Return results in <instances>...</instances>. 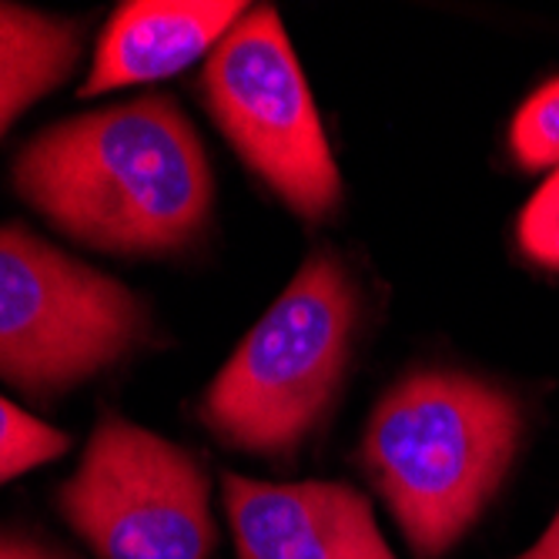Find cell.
<instances>
[{
    "mask_svg": "<svg viewBox=\"0 0 559 559\" xmlns=\"http://www.w3.org/2000/svg\"><path fill=\"white\" fill-rule=\"evenodd\" d=\"M11 178L50 225L111 255L185 251L215 205L205 144L158 94L37 131L17 151Z\"/></svg>",
    "mask_w": 559,
    "mask_h": 559,
    "instance_id": "cell-1",
    "label": "cell"
},
{
    "mask_svg": "<svg viewBox=\"0 0 559 559\" xmlns=\"http://www.w3.org/2000/svg\"><path fill=\"white\" fill-rule=\"evenodd\" d=\"M523 439L520 402L476 376L419 369L376 405L359 460L416 559H439L486 513Z\"/></svg>",
    "mask_w": 559,
    "mask_h": 559,
    "instance_id": "cell-2",
    "label": "cell"
},
{
    "mask_svg": "<svg viewBox=\"0 0 559 559\" xmlns=\"http://www.w3.org/2000/svg\"><path fill=\"white\" fill-rule=\"evenodd\" d=\"M359 292L332 248L312 251L201 399V423L251 455H292L348 369Z\"/></svg>",
    "mask_w": 559,
    "mask_h": 559,
    "instance_id": "cell-3",
    "label": "cell"
},
{
    "mask_svg": "<svg viewBox=\"0 0 559 559\" xmlns=\"http://www.w3.org/2000/svg\"><path fill=\"white\" fill-rule=\"evenodd\" d=\"M144 301L21 225H0V379L61 395L144 345Z\"/></svg>",
    "mask_w": 559,
    "mask_h": 559,
    "instance_id": "cell-4",
    "label": "cell"
},
{
    "mask_svg": "<svg viewBox=\"0 0 559 559\" xmlns=\"http://www.w3.org/2000/svg\"><path fill=\"white\" fill-rule=\"evenodd\" d=\"M205 105L245 168L301 222H325L342 175L275 8H248L205 64Z\"/></svg>",
    "mask_w": 559,
    "mask_h": 559,
    "instance_id": "cell-5",
    "label": "cell"
},
{
    "mask_svg": "<svg viewBox=\"0 0 559 559\" xmlns=\"http://www.w3.org/2000/svg\"><path fill=\"white\" fill-rule=\"evenodd\" d=\"M58 510L97 559H212L218 539L201 463L118 413L97 419Z\"/></svg>",
    "mask_w": 559,
    "mask_h": 559,
    "instance_id": "cell-6",
    "label": "cell"
},
{
    "mask_svg": "<svg viewBox=\"0 0 559 559\" xmlns=\"http://www.w3.org/2000/svg\"><path fill=\"white\" fill-rule=\"evenodd\" d=\"M238 559H399L366 492L348 483L222 476Z\"/></svg>",
    "mask_w": 559,
    "mask_h": 559,
    "instance_id": "cell-7",
    "label": "cell"
},
{
    "mask_svg": "<svg viewBox=\"0 0 559 559\" xmlns=\"http://www.w3.org/2000/svg\"><path fill=\"white\" fill-rule=\"evenodd\" d=\"M248 4L238 0H131L121 4L97 40L84 97L165 81L225 40Z\"/></svg>",
    "mask_w": 559,
    "mask_h": 559,
    "instance_id": "cell-8",
    "label": "cell"
},
{
    "mask_svg": "<svg viewBox=\"0 0 559 559\" xmlns=\"http://www.w3.org/2000/svg\"><path fill=\"white\" fill-rule=\"evenodd\" d=\"M81 37L84 27L71 17L0 4V134L71 78Z\"/></svg>",
    "mask_w": 559,
    "mask_h": 559,
    "instance_id": "cell-9",
    "label": "cell"
},
{
    "mask_svg": "<svg viewBox=\"0 0 559 559\" xmlns=\"http://www.w3.org/2000/svg\"><path fill=\"white\" fill-rule=\"evenodd\" d=\"M68 449V432L24 413L21 405L0 395V486L61 460Z\"/></svg>",
    "mask_w": 559,
    "mask_h": 559,
    "instance_id": "cell-10",
    "label": "cell"
},
{
    "mask_svg": "<svg viewBox=\"0 0 559 559\" xmlns=\"http://www.w3.org/2000/svg\"><path fill=\"white\" fill-rule=\"evenodd\" d=\"M510 151L526 171L559 168V78L523 100L510 124Z\"/></svg>",
    "mask_w": 559,
    "mask_h": 559,
    "instance_id": "cell-11",
    "label": "cell"
},
{
    "mask_svg": "<svg viewBox=\"0 0 559 559\" xmlns=\"http://www.w3.org/2000/svg\"><path fill=\"white\" fill-rule=\"evenodd\" d=\"M516 241L533 265L559 275V168L536 188L520 212Z\"/></svg>",
    "mask_w": 559,
    "mask_h": 559,
    "instance_id": "cell-12",
    "label": "cell"
},
{
    "mask_svg": "<svg viewBox=\"0 0 559 559\" xmlns=\"http://www.w3.org/2000/svg\"><path fill=\"white\" fill-rule=\"evenodd\" d=\"M0 559H68L61 549L40 543L31 533L0 530Z\"/></svg>",
    "mask_w": 559,
    "mask_h": 559,
    "instance_id": "cell-13",
    "label": "cell"
},
{
    "mask_svg": "<svg viewBox=\"0 0 559 559\" xmlns=\"http://www.w3.org/2000/svg\"><path fill=\"white\" fill-rule=\"evenodd\" d=\"M516 559H559V510H556L552 523L546 526V533Z\"/></svg>",
    "mask_w": 559,
    "mask_h": 559,
    "instance_id": "cell-14",
    "label": "cell"
}]
</instances>
